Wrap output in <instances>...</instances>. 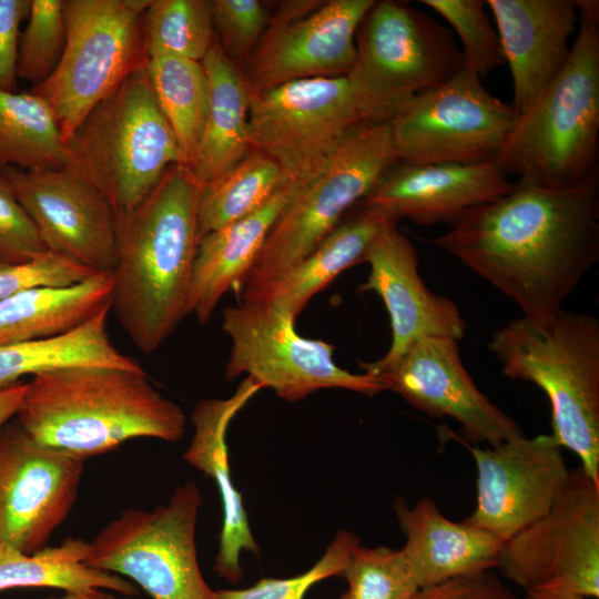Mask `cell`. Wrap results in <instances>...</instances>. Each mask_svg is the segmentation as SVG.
Wrapping results in <instances>:
<instances>
[{
    "mask_svg": "<svg viewBox=\"0 0 599 599\" xmlns=\"http://www.w3.org/2000/svg\"><path fill=\"white\" fill-rule=\"evenodd\" d=\"M199 191L192 172L174 164L141 203L118 214L111 308L144 354L156 351L190 314Z\"/></svg>",
    "mask_w": 599,
    "mask_h": 599,
    "instance_id": "7a4b0ae2",
    "label": "cell"
},
{
    "mask_svg": "<svg viewBox=\"0 0 599 599\" xmlns=\"http://www.w3.org/2000/svg\"><path fill=\"white\" fill-rule=\"evenodd\" d=\"M518 113L463 69L413 98L388 122L400 162L475 164L494 161Z\"/></svg>",
    "mask_w": 599,
    "mask_h": 599,
    "instance_id": "4fadbf2b",
    "label": "cell"
},
{
    "mask_svg": "<svg viewBox=\"0 0 599 599\" xmlns=\"http://www.w3.org/2000/svg\"><path fill=\"white\" fill-rule=\"evenodd\" d=\"M67 40L63 0H31L28 23L20 35L17 74L34 85L57 68Z\"/></svg>",
    "mask_w": 599,
    "mask_h": 599,
    "instance_id": "d590c367",
    "label": "cell"
},
{
    "mask_svg": "<svg viewBox=\"0 0 599 599\" xmlns=\"http://www.w3.org/2000/svg\"><path fill=\"white\" fill-rule=\"evenodd\" d=\"M341 577L347 589L339 599H412L419 589L402 548L358 544Z\"/></svg>",
    "mask_w": 599,
    "mask_h": 599,
    "instance_id": "e575fe53",
    "label": "cell"
},
{
    "mask_svg": "<svg viewBox=\"0 0 599 599\" xmlns=\"http://www.w3.org/2000/svg\"><path fill=\"white\" fill-rule=\"evenodd\" d=\"M397 161L388 122H366L352 132L278 215L240 290L241 301L308 255Z\"/></svg>",
    "mask_w": 599,
    "mask_h": 599,
    "instance_id": "52a82bcc",
    "label": "cell"
},
{
    "mask_svg": "<svg viewBox=\"0 0 599 599\" xmlns=\"http://www.w3.org/2000/svg\"><path fill=\"white\" fill-rule=\"evenodd\" d=\"M497 26L519 114L559 74L570 55L576 0H487Z\"/></svg>",
    "mask_w": 599,
    "mask_h": 599,
    "instance_id": "7402d4cb",
    "label": "cell"
},
{
    "mask_svg": "<svg viewBox=\"0 0 599 599\" xmlns=\"http://www.w3.org/2000/svg\"><path fill=\"white\" fill-rule=\"evenodd\" d=\"M201 63L209 82V110L190 167L200 186L227 172L251 151V93L243 71L216 38Z\"/></svg>",
    "mask_w": 599,
    "mask_h": 599,
    "instance_id": "4316f807",
    "label": "cell"
},
{
    "mask_svg": "<svg viewBox=\"0 0 599 599\" xmlns=\"http://www.w3.org/2000/svg\"><path fill=\"white\" fill-rule=\"evenodd\" d=\"M576 3L579 28L567 63L518 114L494 159L508 177L568 185L598 170L599 2Z\"/></svg>",
    "mask_w": 599,
    "mask_h": 599,
    "instance_id": "5b68a950",
    "label": "cell"
},
{
    "mask_svg": "<svg viewBox=\"0 0 599 599\" xmlns=\"http://www.w3.org/2000/svg\"><path fill=\"white\" fill-rule=\"evenodd\" d=\"M151 0H63L62 57L32 92L51 108L64 142L103 99L146 63L142 16Z\"/></svg>",
    "mask_w": 599,
    "mask_h": 599,
    "instance_id": "9c48e42d",
    "label": "cell"
},
{
    "mask_svg": "<svg viewBox=\"0 0 599 599\" xmlns=\"http://www.w3.org/2000/svg\"><path fill=\"white\" fill-rule=\"evenodd\" d=\"M358 544L354 532L339 530L322 557L306 571L287 578L264 577L244 589H217L214 599H304L319 581L343 575Z\"/></svg>",
    "mask_w": 599,
    "mask_h": 599,
    "instance_id": "74e56055",
    "label": "cell"
},
{
    "mask_svg": "<svg viewBox=\"0 0 599 599\" xmlns=\"http://www.w3.org/2000/svg\"><path fill=\"white\" fill-rule=\"evenodd\" d=\"M300 184L290 182L263 206L199 238L193 263L189 313L206 323L225 293L241 290L272 226Z\"/></svg>",
    "mask_w": 599,
    "mask_h": 599,
    "instance_id": "d4e9b609",
    "label": "cell"
},
{
    "mask_svg": "<svg viewBox=\"0 0 599 599\" xmlns=\"http://www.w3.org/2000/svg\"><path fill=\"white\" fill-rule=\"evenodd\" d=\"M182 164L174 134L154 98L145 65L133 71L65 143L64 169L129 212L163 173Z\"/></svg>",
    "mask_w": 599,
    "mask_h": 599,
    "instance_id": "8992f818",
    "label": "cell"
},
{
    "mask_svg": "<svg viewBox=\"0 0 599 599\" xmlns=\"http://www.w3.org/2000/svg\"><path fill=\"white\" fill-rule=\"evenodd\" d=\"M202 502L196 483L187 481L165 505L122 511L90 542L85 564L129 577L153 599H214L196 555Z\"/></svg>",
    "mask_w": 599,
    "mask_h": 599,
    "instance_id": "30bf717a",
    "label": "cell"
},
{
    "mask_svg": "<svg viewBox=\"0 0 599 599\" xmlns=\"http://www.w3.org/2000/svg\"><path fill=\"white\" fill-rule=\"evenodd\" d=\"M466 447L476 465L477 494L476 507L464 521L504 544L551 508L569 476L551 434Z\"/></svg>",
    "mask_w": 599,
    "mask_h": 599,
    "instance_id": "e0dca14e",
    "label": "cell"
},
{
    "mask_svg": "<svg viewBox=\"0 0 599 599\" xmlns=\"http://www.w3.org/2000/svg\"><path fill=\"white\" fill-rule=\"evenodd\" d=\"M356 209L353 215L341 221L308 255L273 283L241 302H263L296 319L315 294L342 272L362 263L379 232L388 224L397 222L376 207Z\"/></svg>",
    "mask_w": 599,
    "mask_h": 599,
    "instance_id": "484cf974",
    "label": "cell"
},
{
    "mask_svg": "<svg viewBox=\"0 0 599 599\" xmlns=\"http://www.w3.org/2000/svg\"><path fill=\"white\" fill-rule=\"evenodd\" d=\"M214 28L224 53L246 63L263 38L271 14L258 0H213Z\"/></svg>",
    "mask_w": 599,
    "mask_h": 599,
    "instance_id": "f35d334b",
    "label": "cell"
},
{
    "mask_svg": "<svg viewBox=\"0 0 599 599\" xmlns=\"http://www.w3.org/2000/svg\"><path fill=\"white\" fill-rule=\"evenodd\" d=\"M103 311L78 328L48 339L0 345V390L26 375L70 366H110L143 369L133 358L122 354L111 342Z\"/></svg>",
    "mask_w": 599,
    "mask_h": 599,
    "instance_id": "f546056e",
    "label": "cell"
},
{
    "mask_svg": "<svg viewBox=\"0 0 599 599\" xmlns=\"http://www.w3.org/2000/svg\"><path fill=\"white\" fill-rule=\"evenodd\" d=\"M90 542L68 538L59 546L26 554L0 542V591L13 588H57L65 592L94 589L124 596L139 595V588L123 577L85 564Z\"/></svg>",
    "mask_w": 599,
    "mask_h": 599,
    "instance_id": "f1b7e54d",
    "label": "cell"
},
{
    "mask_svg": "<svg viewBox=\"0 0 599 599\" xmlns=\"http://www.w3.org/2000/svg\"><path fill=\"white\" fill-rule=\"evenodd\" d=\"M365 373L428 416L455 419L473 443L497 446L522 435L519 425L476 386L458 341L418 338L393 363Z\"/></svg>",
    "mask_w": 599,
    "mask_h": 599,
    "instance_id": "ac0fdd59",
    "label": "cell"
},
{
    "mask_svg": "<svg viewBox=\"0 0 599 599\" xmlns=\"http://www.w3.org/2000/svg\"><path fill=\"white\" fill-rule=\"evenodd\" d=\"M111 273L62 286H37L0 302V345L64 335L111 309Z\"/></svg>",
    "mask_w": 599,
    "mask_h": 599,
    "instance_id": "83f0119b",
    "label": "cell"
},
{
    "mask_svg": "<svg viewBox=\"0 0 599 599\" xmlns=\"http://www.w3.org/2000/svg\"><path fill=\"white\" fill-rule=\"evenodd\" d=\"M85 459L42 445L16 420L0 428V542L31 554L69 516Z\"/></svg>",
    "mask_w": 599,
    "mask_h": 599,
    "instance_id": "2e32d148",
    "label": "cell"
},
{
    "mask_svg": "<svg viewBox=\"0 0 599 599\" xmlns=\"http://www.w3.org/2000/svg\"><path fill=\"white\" fill-rule=\"evenodd\" d=\"M394 511L406 538L402 550L419 588L496 568L504 542L465 521L448 519L429 497L413 506L396 497Z\"/></svg>",
    "mask_w": 599,
    "mask_h": 599,
    "instance_id": "cb8c5ba5",
    "label": "cell"
},
{
    "mask_svg": "<svg viewBox=\"0 0 599 599\" xmlns=\"http://www.w3.org/2000/svg\"><path fill=\"white\" fill-rule=\"evenodd\" d=\"M375 0L287 1L271 16L243 72L250 93L342 77L356 60V32Z\"/></svg>",
    "mask_w": 599,
    "mask_h": 599,
    "instance_id": "9a60e30c",
    "label": "cell"
},
{
    "mask_svg": "<svg viewBox=\"0 0 599 599\" xmlns=\"http://www.w3.org/2000/svg\"><path fill=\"white\" fill-rule=\"evenodd\" d=\"M26 389L27 383L19 382L0 390V428L16 416Z\"/></svg>",
    "mask_w": 599,
    "mask_h": 599,
    "instance_id": "ee69618b",
    "label": "cell"
},
{
    "mask_svg": "<svg viewBox=\"0 0 599 599\" xmlns=\"http://www.w3.org/2000/svg\"><path fill=\"white\" fill-rule=\"evenodd\" d=\"M497 569L526 592L599 597V484L581 467L539 519L507 540Z\"/></svg>",
    "mask_w": 599,
    "mask_h": 599,
    "instance_id": "5bb4252c",
    "label": "cell"
},
{
    "mask_svg": "<svg viewBox=\"0 0 599 599\" xmlns=\"http://www.w3.org/2000/svg\"><path fill=\"white\" fill-rule=\"evenodd\" d=\"M146 60L175 55L201 62L213 42V0H151L142 16Z\"/></svg>",
    "mask_w": 599,
    "mask_h": 599,
    "instance_id": "836d02e7",
    "label": "cell"
},
{
    "mask_svg": "<svg viewBox=\"0 0 599 599\" xmlns=\"http://www.w3.org/2000/svg\"><path fill=\"white\" fill-rule=\"evenodd\" d=\"M145 71L156 103L189 170L200 144L209 110V82L201 62L175 55L146 60Z\"/></svg>",
    "mask_w": 599,
    "mask_h": 599,
    "instance_id": "1f68e13d",
    "label": "cell"
},
{
    "mask_svg": "<svg viewBox=\"0 0 599 599\" xmlns=\"http://www.w3.org/2000/svg\"><path fill=\"white\" fill-rule=\"evenodd\" d=\"M17 422L38 443L87 459L140 437L177 441L183 409L144 369L70 366L32 376Z\"/></svg>",
    "mask_w": 599,
    "mask_h": 599,
    "instance_id": "3957f363",
    "label": "cell"
},
{
    "mask_svg": "<svg viewBox=\"0 0 599 599\" xmlns=\"http://www.w3.org/2000/svg\"><path fill=\"white\" fill-rule=\"evenodd\" d=\"M93 274L79 262L51 251L26 263L0 264V302L31 287L70 285Z\"/></svg>",
    "mask_w": 599,
    "mask_h": 599,
    "instance_id": "ab89813d",
    "label": "cell"
},
{
    "mask_svg": "<svg viewBox=\"0 0 599 599\" xmlns=\"http://www.w3.org/2000/svg\"><path fill=\"white\" fill-rule=\"evenodd\" d=\"M31 0H0V89L16 90L19 28Z\"/></svg>",
    "mask_w": 599,
    "mask_h": 599,
    "instance_id": "7bdbcfd3",
    "label": "cell"
},
{
    "mask_svg": "<svg viewBox=\"0 0 599 599\" xmlns=\"http://www.w3.org/2000/svg\"><path fill=\"white\" fill-rule=\"evenodd\" d=\"M222 328L232 343L227 380L246 374L290 403L327 388L368 396L385 390L374 376L339 367L334 345L301 336L295 319L266 303L240 302L224 308Z\"/></svg>",
    "mask_w": 599,
    "mask_h": 599,
    "instance_id": "7c38bea8",
    "label": "cell"
},
{
    "mask_svg": "<svg viewBox=\"0 0 599 599\" xmlns=\"http://www.w3.org/2000/svg\"><path fill=\"white\" fill-rule=\"evenodd\" d=\"M460 39L463 67L480 78L505 63L500 39L481 0H423Z\"/></svg>",
    "mask_w": 599,
    "mask_h": 599,
    "instance_id": "8d00e7d4",
    "label": "cell"
},
{
    "mask_svg": "<svg viewBox=\"0 0 599 599\" xmlns=\"http://www.w3.org/2000/svg\"><path fill=\"white\" fill-rule=\"evenodd\" d=\"M412 599H520L491 571L485 570L419 588Z\"/></svg>",
    "mask_w": 599,
    "mask_h": 599,
    "instance_id": "b9f144b4",
    "label": "cell"
},
{
    "mask_svg": "<svg viewBox=\"0 0 599 599\" xmlns=\"http://www.w3.org/2000/svg\"><path fill=\"white\" fill-rule=\"evenodd\" d=\"M369 274L359 286L362 292H375L388 312L392 342L378 359L361 363L364 372L393 363L412 343L435 336L460 341L466 322L450 298L432 292L419 274L418 254L410 240L388 224L369 245L364 261Z\"/></svg>",
    "mask_w": 599,
    "mask_h": 599,
    "instance_id": "ffe728a7",
    "label": "cell"
},
{
    "mask_svg": "<svg viewBox=\"0 0 599 599\" xmlns=\"http://www.w3.org/2000/svg\"><path fill=\"white\" fill-rule=\"evenodd\" d=\"M430 243L511 300L522 316L549 317L599 261L598 170L568 185L518 179Z\"/></svg>",
    "mask_w": 599,
    "mask_h": 599,
    "instance_id": "6da1fadb",
    "label": "cell"
},
{
    "mask_svg": "<svg viewBox=\"0 0 599 599\" xmlns=\"http://www.w3.org/2000/svg\"><path fill=\"white\" fill-rule=\"evenodd\" d=\"M49 599H118L115 596L110 595L101 589H94L80 592H67L62 597L49 598Z\"/></svg>",
    "mask_w": 599,
    "mask_h": 599,
    "instance_id": "bcb514c9",
    "label": "cell"
},
{
    "mask_svg": "<svg viewBox=\"0 0 599 599\" xmlns=\"http://www.w3.org/2000/svg\"><path fill=\"white\" fill-rule=\"evenodd\" d=\"M2 172L49 251L95 273L113 271L118 213L100 192L64 167Z\"/></svg>",
    "mask_w": 599,
    "mask_h": 599,
    "instance_id": "d6986e66",
    "label": "cell"
},
{
    "mask_svg": "<svg viewBox=\"0 0 599 599\" xmlns=\"http://www.w3.org/2000/svg\"><path fill=\"white\" fill-rule=\"evenodd\" d=\"M488 348L506 377L546 394L551 435L599 484V319L564 308L545 318L521 316L498 328Z\"/></svg>",
    "mask_w": 599,
    "mask_h": 599,
    "instance_id": "277c9868",
    "label": "cell"
},
{
    "mask_svg": "<svg viewBox=\"0 0 599 599\" xmlns=\"http://www.w3.org/2000/svg\"><path fill=\"white\" fill-rule=\"evenodd\" d=\"M514 182L494 161L414 164L397 161L356 206L376 207L396 221L453 225L467 211L508 193Z\"/></svg>",
    "mask_w": 599,
    "mask_h": 599,
    "instance_id": "44dd1931",
    "label": "cell"
},
{
    "mask_svg": "<svg viewBox=\"0 0 599 599\" xmlns=\"http://www.w3.org/2000/svg\"><path fill=\"white\" fill-rule=\"evenodd\" d=\"M290 182L275 161L251 150L227 172L200 186L199 238L256 211Z\"/></svg>",
    "mask_w": 599,
    "mask_h": 599,
    "instance_id": "d6a6232c",
    "label": "cell"
},
{
    "mask_svg": "<svg viewBox=\"0 0 599 599\" xmlns=\"http://www.w3.org/2000/svg\"><path fill=\"white\" fill-rule=\"evenodd\" d=\"M65 142L48 103L38 94L0 89V170L60 169Z\"/></svg>",
    "mask_w": 599,
    "mask_h": 599,
    "instance_id": "4dcf8cb0",
    "label": "cell"
},
{
    "mask_svg": "<svg viewBox=\"0 0 599 599\" xmlns=\"http://www.w3.org/2000/svg\"><path fill=\"white\" fill-rule=\"evenodd\" d=\"M261 389L258 382L246 376L229 398L201 399L191 415L194 433L183 454L190 466L212 478L217 487L223 524L213 570L231 583L242 579V552L260 557L261 549L252 534L242 495L232 480L226 432L232 419Z\"/></svg>",
    "mask_w": 599,
    "mask_h": 599,
    "instance_id": "603a6c76",
    "label": "cell"
},
{
    "mask_svg": "<svg viewBox=\"0 0 599 599\" xmlns=\"http://www.w3.org/2000/svg\"><path fill=\"white\" fill-rule=\"evenodd\" d=\"M355 41L346 75L372 122H389L417 94L463 69L451 30L404 2L375 1Z\"/></svg>",
    "mask_w": 599,
    "mask_h": 599,
    "instance_id": "ba28073f",
    "label": "cell"
},
{
    "mask_svg": "<svg viewBox=\"0 0 599 599\" xmlns=\"http://www.w3.org/2000/svg\"><path fill=\"white\" fill-rule=\"evenodd\" d=\"M49 250L0 170V264L29 262Z\"/></svg>",
    "mask_w": 599,
    "mask_h": 599,
    "instance_id": "60d3db41",
    "label": "cell"
},
{
    "mask_svg": "<svg viewBox=\"0 0 599 599\" xmlns=\"http://www.w3.org/2000/svg\"><path fill=\"white\" fill-rule=\"evenodd\" d=\"M366 122L372 121L347 75L291 81L250 97L251 150L300 185Z\"/></svg>",
    "mask_w": 599,
    "mask_h": 599,
    "instance_id": "8fae6325",
    "label": "cell"
},
{
    "mask_svg": "<svg viewBox=\"0 0 599 599\" xmlns=\"http://www.w3.org/2000/svg\"><path fill=\"white\" fill-rule=\"evenodd\" d=\"M525 599H586L582 596L551 590H530L526 592Z\"/></svg>",
    "mask_w": 599,
    "mask_h": 599,
    "instance_id": "f6af8a7d",
    "label": "cell"
}]
</instances>
